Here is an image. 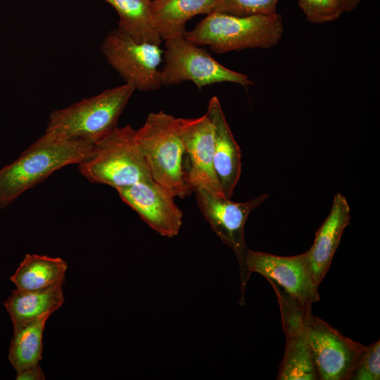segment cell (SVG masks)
Wrapping results in <instances>:
<instances>
[{
  "label": "cell",
  "instance_id": "6da1fadb",
  "mask_svg": "<svg viewBox=\"0 0 380 380\" xmlns=\"http://www.w3.org/2000/svg\"><path fill=\"white\" fill-rule=\"evenodd\" d=\"M94 144L45 131L16 160L0 169V208L7 206L55 171L88 158Z\"/></svg>",
  "mask_w": 380,
  "mask_h": 380
},
{
  "label": "cell",
  "instance_id": "7a4b0ae2",
  "mask_svg": "<svg viewBox=\"0 0 380 380\" xmlns=\"http://www.w3.org/2000/svg\"><path fill=\"white\" fill-rule=\"evenodd\" d=\"M137 137L152 179L174 197L193 194L178 118L162 110L151 113L137 129Z\"/></svg>",
  "mask_w": 380,
  "mask_h": 380
},
{
  "label": "cell",
  "instance_id": "3957f363",
  "mask_svg": "<svg viewBox=\"0 0 380 380\" xmlns=\"http://www.w3.org/2000/svg\"><path fill=\"white\" fill-rule=\"evenodd\" d=\"M78 167L90 182L116 190L152 179L137 129L129 125L117 126L94 142L92 153Z\"/></svg>",
  "mask_w": 380,
  "mask_h": 380
},
{
  "label": "cell",
  "instance_id": "277c9868",
  "mask_svg": "<svg viewBox=\"0 0 380 380\" xmlns=\"http://www.w3.org/2000/svg\"><path fill=\"white\" fill-rule=\"evenodd\" d=\"M280 15L236 16L212 12L184 36L196 45L208 46L217 53L245 49H269L282 37Z\"/></svg>",
  "mask_w": 380,
  "mask_h": 380
},
{
  "label": "cell",
  "instance_id": "5b68a950",
  "mask_svg": "<svg viewBox=\"0 0 380 380\" xmlns=\"http://www.w3.org/2000/svg\"><path fill=\"white\" fill-rule=\"evenodd\" d=\"M135 90L132 84L125 82L54 110L46 131L94 143L118 126V118Z\"/></svg>",
  "mask_w": 380,
  "mask_h": 380
},
{
  "label": "cell",
  "instance_id": "8992f818",
  "mask_svg": "<svg viewBox=\"0 0 380 380\" xmlns=\"http://www.w3.org/2000/svg\"><path fill=\"white\" fill-rule=\"evenodd\" d=\"M165 46L162 86L169 87L185 81L192 82L198 89L224 82L244 87L253 84L246 75L224 67L184 35L165 39Z\"/></svg>",
  "mask_w": 380,
  "mask_h": 380
},
{
  "label": "cell",
  "instance_id": "52a82bcc",
  "mask_svg": "<svg viewBox=\"0 0 380 380\" xmlns=\"http://www.w3.org/2000/svg\"><path fill=\"white\" fill-rule=\"evenodd\" d=\"M198 206L211 229L222 241L234 253L240 268L241 297L243 305L244 291L250 274L246 267L247 248L244 228L250 213L267 198L262 194L245 202H234L231 198L215 195L202 188H196Z\"/></svg>",
  "mask_w": 380,
  "mask_h": 380
},
{
  "label": "cell",
  "instance_id": "ba28073f",
  "mask_svg": "<svg viewBox=\"0 0 380 380\" xmlns=\"http://www.w3.org/2000/svg\"><path fill=\"white\" fill-rule=\"evenodd\" d=\"M101 48L110 66L136 89L156 91L162 86L164 51L160 45L137 42L116 28L108 32Z\"/></svg>",
  "mask_w": 380,
  "mask_h": 380
},
{
  "label": "cell",
  "instance_id": "9c48e42d",
  "mask_svg": "<svg viewBox=\"0 0 380 380\" xmlns=\"http://www.w3.org/2000/svg\"><path fill=\"white\" fill-rule=\"evenodd\" d=\"M246 267L251 275L258 273L305 309H311L319 299L317 289L308 268L305 253L279 256L248 250Z\"/></svg>",
  "mask_w": 380,
  "mask_h": 380
},
{
  "label": "cell",
  "instance_id": "30bf717a",
  "mask_svg": "<svg viewBox=\"0 0 380 380\" xmlns=\"http://www.w3.org/2000/svg\"><path fill=\"white\" fill-rule=\"evenodd\" d=\"M307 333L314 365L321 380H348L367 346L343 336L310 313Z\"/></svg>",
  "mask_w": 380,
  "mask_h": 380
},
{
  "label": "cell",
  "instance_id": "8fae6325",
  "mask_svg": "<svg viewBox=\"0 0 380 380\" xmlns=\"http://www.w3.org/2000/svg\"><path fill=\"white\" fill-rule=\"evenodd\" d=\"M278 297L283 328L286 337L284 355L279 366V380H317L307 333L311 309H305L274 289Z\"/></svg>",
  "mask_w": 380,
  "mask_h": 380
},
{
  "label": "cell",
  "instance_id": "7c38bea8",
  "mask_svg": "<svg viewBox=\"0 0 380 380\" xmlns=\"http://www.w3.org/2000/svg\"><path fill=\"white\" fill-rule=\"evenodd\" d=\"M122 201L131 207L151 229L168 238L176 236L183 222V213L175 197L153 179L117 190Z\"/></svg>",
  "mask_w": 380,
  "mask_h": 380
},
{
  "label": "cell",
  "instance_id": "4fadbf2b",
  "mask_svg": "<svg viewBox=\"0 0 380 380\" xmlns=\"http://www.w3.org/2000/svg\"><path fill=\"white\" fill-rule=\"evenodd\" d=\"M178 122L185 148L188 182L193 191L202 188L223 196L214 170V136L210 119L205 114L196 118H178Z\"/></svg>",
  "mask_w": 380,
  "mask_h": 380
},
{
  "label": "cell",
  "instance_id": "5bb4252c",
  "mask_svg": "<svg viewBox=\"0 0 380 380\" xmlns=\"http://www.w3.org/2000/svg\"><path fill=\"white\" fill-rule=\"evenodd\" d=\"M205 114L213 128L215 172L223 196L231 198L241 173V151L217 96L210 99Z\"/></svg>",
  "mask_w": 380,
  "mask_h": 380
},
{
  "label": "cell",
  "instance_id": "9a60e30c",
  "mask_svg": "<svg viewBox=\"0 0 380 380\" xmlns=\"http://www.w3.org/2000/svg\"><path fill=\"white\" fill-rule=\"evenodd\" d=\"M350 220V209L348 201L338 193L334 197L328 217L317 231L312 246L305 252L308 268L317 286L329 270L342 234Z\"/></svg>",
  "mask_w": 380,
  "mask_h": 380
},
{
  "label": "cell",
  "instance_id": "2e32d148",
  "mask_svg": "<svg viewBox=\"0 0 380 380\" xmlns=\"http://www.w3.org/2000/svg\"><path fill=\"white\" fill-rule=\"evenodd\" d=\"M64 302L63 284L39 290L15 289L4 305L10 315L13 330L42 317L51 316Z\"/></svg>",
  "mask_w": 380,
  "mask_h": 380
},
{
  "label": "cell",
  "instance_id": "e0dca14e",
  "mask_svg": "<svg viewBox=\"0 0 380 380\" xmlns=\"http://www.w3.org/2000/svg\"><path fill=\"white\" fill-rule=\"evenodd\" d=\"M217 1H151L152 24L162 39L184 35L186 22L195 15L213 12Z\"/></svg>",
  "mask_w": 380,
  "mask_h": 380
},
{
  "label": "cell",
  "instance_id": "ac0fdd59",
  "mask_svg": "<svg viewBox=\"0 0 380 380\" xmlns=\"http://www.w3.org/2000/svg\"><path fill=\"white\" fill-rule=\"evenodd\" d=\"M67 269L61 258L26 254L10 279L18 289H44L63 284Z\"/></svg>",
  "mask_w": 380,
  "mask_h": 380
},
{
  "label": "cell",
  "instance_id": "d6986e66",
  "mask_svg": "<svg viewBox=\"0 0 380 380\" xmlns=\"http://www.w3.org/2000/svg\"><path fill=\"white\" fill-rule=\"evenodd\" d=\"M119 15L118 29L134 41L160 45L162 39L151 17V0H104Z\"/></svg>",
  "mask_w": 380,
  "mask_h": 380
},
{
  "label": "cell",
  "instance_id": "ffe728a7",
  "mask_svg": "<svg viewBox=\"0 0 380 380\" xmlns=\"http://www.w3.org/2000/svg\"><path fill=\"white\" fill-rule=\"evenodd\" d=\"M49 317H42L13 329L8 350V360L16 372L38 365L42 360L43 333Z\"/></svg>",
  "mask_w": 380,
  "mask_h": 380
},
{
  "label": "cell",
  "instance_id": "44dd1931",
  "mask_svg": "<svg viewBox=\"0 0 380 380\" xmlns=\"http://www.w3.org/2000/svg\"><path fill=\"white\" fill-rule=\"evenodd\" d=\"M279 0H217L213 12L236 16L273 14Z\"/></svg>",
  "mask_w": 380,
  "mask_h": 380
},
{
  "label": "cell",
  "instance_id": "7402d4cb",
  "mask_svg": "<svg viewBox=\"0 0 380 380\" xmlns=\"http://www.w3.org/2000/svg\"><path fill=\"white\" fill-rule=\"evenodd\" d=\"M298 4L312 23L333 21L344 11L341 0H298Z\"/></svg>",
  "mask_w": 380,
  "mask_h": 380
},
{
  "label": "cell",
  "instance_id": "603a6c76",
  "mask_svg": "<svg viewBox=\"0 0 380 380\" xmlns=\"http://www.w3.org/2000/svg\"><path fill=\"white\" fill-rule=\"evenodd\" d=\"M380 379V342L367 346L350 376L352 380Z\"/></svg>",
  "mask_w": 380,
  "mask_h": 380
},
{
  "label": "cell",
  "instance_id": "cb8c5ba5",
  "mask_svg": "<svg viewBox=\"0 0 380 380\" xmlns=\"http://www.w3.org/2000/svg\"><path fill=\"white\" fill-rule=\"evenodd\" d=\"M16 380H44L45 376L39 364L17 372Z\"/></svg>",
  "mask_w": 380,
  "mask_h": 380
},
{
  "label": "cell",
  "instance_id": "d4e9b609",
  "mask_svg": "<svg viewBox=\"0 0 380 380\" xmlns=\"http://www.w3.org/2000/svg\"><path fill=\"white\" fill-rule=\"evenodd\" d=\"M361 0H341L344 11H350L355 9Z\"/></svg>",
  "mask_w": 380,
  "mask_h": 380
},
{
  "label": "cell",
  "instance_id": "484cf974",
  "mask_svg": "<svg viewBox=\"0 0 380 380\" xmlns=\"http://www.w3.org/2000/svg\"><path fill=\"white\" fill-rule=\"evenodd\" d=\"M151 1H155V0H151Z\"/></svg>",
  "mask_w": 380,
  "mask_h": 380
},
{
  "label": "cell",
  "instance_id": "4316f807",
  "mask_svg": "<svg viewBox=\"0 0 380 380\" xmlns=\"http://www.w3.org/2000/svg\"><path fill=\"white\" fill-rule=\"evenodd\" d=\"M342 3V2H341Z\"/></svg>",
  "mask_w": 380,
  "mask_h": 380
}]
</instances>
